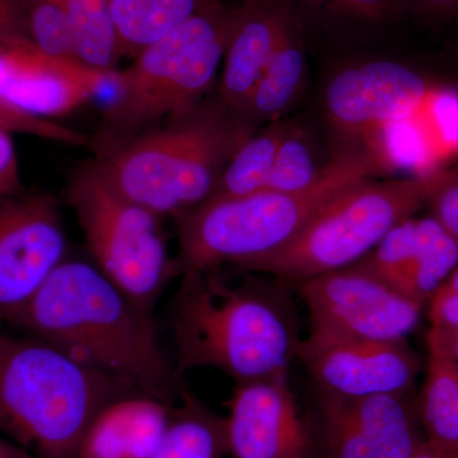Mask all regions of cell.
I'll list each match as a JSON object with an SVG mask.
<instances>
[{"label": "cell", "mask_w": 458, "mask_h": 458, "mask_svg": "<svg viewBox=\"0 0 458 458\" xmlns=\"http://www.w3.org/2000/svg\"><path fill=\"white\" fill-rule=\"evenodd\" d=\"M8 324L165 403L181 390L159 345L153 315L140 310L95 264L60 262Z\"/></svg>", "instance_id": "1"}, {"label": "cell", "mask_w": 458, "mask_h": 458, "mask_svg": "<svg viewBox=\"0 0 458 458\" xmlns=\"http://www.w3.org/2000/svg\"><path fill=\"white\" fill-rule=\"evenodd\" d=\"M171 307L174 376L221 370L237 385L288 372L301 340L283 297L256 284H228L214 270H188Z\"/></svg>", "instance_id": "2"}, {"label": "cell", "mask_w": 458, "mask_h": 458, "mask_svg": "<svg viewBox=\"0 0 458 458\" xmlns=\"http://www.w3.org/2000/svg\"><path fill=\"white\" fill-rule=\"evenodd\" d=\"M254 123L219 102L126 140L93 148L125 197L158 216L189 212L212 197L225 165L255 134Z\"/></svg>", "instance_id": "3"}, {"label": "cell", "mask_w": 458, "mask_h": 458, "mask_svg": "<svg viewBox=\"0 0 458 458\" xmlns=\"http://www.w3.org/2000/svg\"><path fill=\"white\" fill-rule=\"evenodd\" d=\"M135 394L50 344L0 331V429L35 458H77L99 412Z\"/></svg>", "instance_id": "4"}, {"label": "cell", "mask_w": 458, "mask_h": 458, "mask_svg": "<svg viewBox=\"0 0 458 458\" xmlns=\"http://www.w3.org/2000/svg\"><path fill=\"white\" fill-rule=\"evenodd\" d=\"M376 171L375 156L349 149L328 162L318 182L303 191L262 190L245 197L209 199L174 216L177 276L188 270L237 265L284 246L328 201L369 180Z\"/></svg>", "instance_id": "5"}, {"label": "cell", "mask_w": 458, "mask_h": 458, "mask_svg": "<svg viewBox=\"0 0 458 458\" xmlns=\"http://www.w3.org/2000/svg\"><path fill=\"white\" fill-rule=\"evenodd\" d=\"M234 9L212 3L116 71L92 148L106 146L185 116L212 89L225 57Z\"/></svg>", "instance_id": "6"}, {"label": "cell", "mask_w": 458, "mask_h": 458, "mask_svg": "<svg viewBox=\"0 0 458 458\" xmlns=\"http://www.w3.org/2000/svg\"><path fill=\"white\" fill-rule=\"evenodd\" d=\"M450 171L352 186L315 214L297 236L267 254L234 265L300 283L352 267L399 223L430 204Z\"/></svg>", "instance_id": "7"}, {"label": "cell", "mask_w": 458, "mask_h": 458, "mask_svg": "<svg viewBox=\"0 0 458 458\" xmlns=\"http://www.w3.org/2000/svg\"><path fill=\"white\" fill-rule=\"evenodd\" d=\"M65 197L93 264L140 310L153 315L159 295L177 276L161 216L125 197L95 158L71 172Z\"/></svg>", "instance_id": "8"}, {"label": "cell", "mask_w": 458, "mask_h": 458, "mask_svg": "<svg viewBox=\"0 0 458 458\" xmlns=\"http://www.w3.org/2000/svg\"><path fill=\"white\" fill-rule=\"evenodd\" d=\"M295 285L309 310V343L406 339L426 306L358 264Z\"/></svg>", "instance_id": "9"}, {"label": "cell", "mask_w": 458, "mask_h": 458, "mask_svg": "<svg viewBox=\"0 0 458 458\" xmlns=\"http://www.w3.org/2000/svg\"><path fill=\"white\" fill-rule=\"evenodd\" d=\"M65 252L64 225L53 195H0V321L20 312Z\"/></svg>", "instance_id": "10"}, {"label": "cell", "mask_w": 458, "mask_h": 458, "mask_svg": "<svg viewBox=\"0 0 458 458\" xmlns=\"http://www.w3.org/2000/svg\"><path fill=\"white\" fill-rule=\"evenodd\" d=\"M409 394L340 397L319 393L325 458H411L424 441Z\"/></svg>", "instance_id": "11"}, {"label": "cell", "mask_w": 458, "mask_h": 458, "mask_svg": "<svg viewBox=\"0 0 458 458\" xmlns=\"http://www.w3.org/2000/svg\"><path fill=\"white\" fill-rule=\"evenodd\" d=\"M297 357L319 393L340 397L410 393L421 369L420 357L406 339L302 340Z\"/></svg>", "instance_id": "12"}, {"label": "cell", "mask_w": 458, "mask_h": 458, "mask_svg": "<svg viewBox=\"0 0 458 458\" xmlns=\"http://www.w3.org/2000/svg\"><path fill=\"white\" fill-rule=\"evenodd\" d=\"M114 71L44 53L26 40L0 50V98L33 116H65L114 87Z\"/></svg>", "instance_id": "13"}, {"label": "cell", "mask_w": 458, "mask_h": 458, "mask_svg": "<svg viewBox=\"0 0 458 458\" xmlns=\"http://www.w3.org/2000/svg\"><path fill=\"white\" fill-rule=\"evenodd\" d=\"M430 93V84L409 66L377 60L345 69L325 90L328 117L345 134L370 132L408 119Z\"/></svg>", "instance_id": "14"}, {"label": "cell", "mask_w": 458, "mask_h": 458, "mask_svg": "<svg viewBox=\"0 0 458 458\" xmlns=\"http://www.w3.org/2000/svg\"><path fill=\"white\" fill-rule=\"evenodd\" d=\"M225 429L233 458H310L309 432L286 372L237 385Z\"/></svg>", "instance_id": "15"}, {"label": "cell", "mask_w": 458, "mask_h": 458, "mask_svg": "<svg viewBox=\"0 0 458 458\" xmlns=\"http://www.w3.org/2000/svg\"><path fill=\"white\" fill-rule=\"evenodd\" d=\"M286 20L284 8L271 0H245L234 9L219 86L221 102L229 110L245 116L250 99L278 47Z\"/></svg>", "instance_id": "16"}, {"label": "cell", "mask_w": 458, "mask_h": 458, "mask_svg": "<svg viewBox=\"0 0 458 458\" xmlns=\"http://www.w3.org/2000/svg\"><path fill=\"white\" fill-rule=\"evenodd\" d=\"M170 403L146 394L114 401L92 421L77 458H148L170 424Z\"/></svg>", "instance_id": "17"}, {"label": "cell", "mask_w": 458, "mask_h": 458, "mask_svg": "<svg viewBox=\"0 0 458 458\" xmlns=\"http://www.w3.org/2000/svg\"><path fill=\"white\" fill-rule=\"evenodd\" d=\"M427 375L417 406L428 441L458 451V360L448 351L441 331L427 335Z\"/></svg>", "instance_id": "18"}, {"label": "cell", "mask_w": 458, "mask_h": 458, "mask_svg": "<svg viewBox=\"0 0 458 458\" xmlns=\"http://www.w3.org/2000/svg\"><path fill=\"white\" fill-rule=\"evenodd\" d=\"M221 0H108L120 55L134 59L199 11Z\"/></svg>", "instance_id": "19"}, {"label": "cell", "mask_w": 458, "mask_h": 458, "mask_svg": "<svg viewBox=\"0 0 458 458\" xmlns=\"http://www.w3.org/2000/svg\"><path fill=\"white\" fill-rule=\"evenodd\" d=\"M225 454V418L205 408L194 394L181 391V405L148 458H222Z\"/></svg>", "instance_id": "20"}, {"label": "cell", "mask_w": 458, "mask_h": 458, "mask_svg": "<svg viewBox=\"0 0 458 458\" xmlns=\"http://www.w3.org/2000/svg\"><path fill=\"white\" fill-rule=\"evenodd\" d=\"M457 267V238L434 216L417 219L414 251L401 292L426 304Z\"/></svg>", "instance_id": "21"}, {"label": "cell", "mask_w": 458, "mask_h": 458, "mask_svg": "<svg viewBox=\"0 0 458 458\" xmlns=\"http://www.w3.org/2000/svg\"><path fill=\"white\" fill-rule=\"evenodd\" d=\"M306 59L291 20H286L278 47L250 99V122L278 116L293 101L304 73Z\"/></svg>", "instance_id": "22"}, {"label": "cell", "mask_w": 458, "mask_h": 458, "mask_svg": "<svg viewBox=\"0 0 458 458\" xmlns=\"http://www.w3.org/2000/svg\"><path fill=\"white\" fill-rule=\"evenodd\" d=\"M74 56L84 64L114 71L119 38L108 0H65Z\"/></svg>", "instance_id": "23"}, {"label": "cell", "mask_w": 458, "mask_h": 458, "mask_svg": "<svg viewBox=\"0 0 458 458\" xmlns=\"http://www.w3.org/2000/svg\"><path fill=\"white\" fill-rule=\"evenodd\" d=\"M286 132L282 126H274L250 137L225 165L209 199L245 197L265 190Z\"/></svg>", "instance_id": "24"}, {"label": "cell", "mask_w": 458, "mask_h": 458, "mask_svg": "<svg viewBox=\"0 0 458 458\" xmlns=\"http://www.w3.org/2000/svg\"><path fill=\"white\" fill-rule=\"evenodd\" d=\"M22 5L27 36L38 49L75 57L65 0H22Z\"/></svg>", "instance_id": "25"}, {"label": "cell", "mask_w": 458, "mask_h": 458, "mask_svg": "<svg viewBox=\"0 0 458 458\" xmlns=\"http://www.w3.org/2000/svg\"><path fill=\"white\" fill-rule=\"evenodd\" d=\"M415 223L414 218L399 223L357 264L401 292L414 251Z\"/></svg>", "instance_id": "26"}, {"label": "cell", "mask_w": 458, "mask_h": 458, "mask_svg": "<svg viewBox=\"0 0 458 458\" xmlns=\"http://www.w3.org/2000/svg\"><path fill=\"white\" fill-rule=\"evenodd\" d=\"M322 168L316 167L311 150L301 135L286 132L276 157L265 190L297 192L311 188L321 176Z\"/></svg>", "instance_id": "27"}, {"label": "cell", "mask_w": 458, "mask_h": 458, "mask_svg": "<svg viewBox=\"0 0 458 458\" xmlns=\"http://www.w3.org/2000/svg\"><path fill=\"white\" fill-rule=\"evenodd\" d=\"M0 129L11 134L20 132L66 146L92 148V138L62 123L27 114L3 98H0Z\"/></svg>", "instance_id": "28"}, {"label": "cell", "mask_w": 458, "mask_h": 458, "mask_svg": "<svg viewBox=\"0 0 458 458\" xmlns=\"http://www.w3.org/2000/svg\"><path fill=\"white\" fill-rule=\"evenodd\" d=\"M23 191L20 162L12 134L0 129V195H16Z\"/></svg>", "instance_id": "29"}, {"label": "cell", "mask_w": 458, "mask_h": 458, "mask_svg": "<svg viewBox=\"0 0 458 458\" xmlns=\"http://www.w3.org/2000/svg\"><path fill=\"white\" fill-rule=\"evenodd\" d=\"M26 40L22 0H0V50Z\"/></svg>", "instance_id": "30"}, {"label": "cell", "mask_w": 458, "mask_h": 458, "mask_svg": "<svg viewBox=\"0 0 458 458\" xmlns=\"http://www.w3.org/2000/svg\"><path fill=\"white\" fill-rule=\"evenodd\" d=\"M430 324L439 328L458 327V293L441 285L428 301Z\"/></svg>", "instance_id": "31"}, {"label": "cell", "mask_w": 458, "mask_h": 458, "mask_svg": "<svg viewBox=\"0 0 458 458\" xmlns=\"http://www.w3.org/2000/svg\"><path fill=\"white\" fill-rule=\"evenodd\" d=\"M420 13L428 17L450 18L458 14V0H409Z\"/></svg>", "instance_id": "32"}, {"label": "cell", "mask_w": 458, "mask_h": 458, "mask_svg": "<svg viewBox=\"0 0 458 458\" xmlns=\"http://www.w3.org/2000/svg\"><path fill=\"white\" fill-rule=\"evenodd\" d=\"M388 0H339V5L357 16L378 20L387 7Z\"/></svg>", "instance_id": "33"}, {"label": "cell", "mask_w": 458, "mask_h": 458, "mask_svg": "<svg viewBox=\"0 0 458 458\" xmlns=\"http://www.w3.org/2000/svg\"><path fill=\"white\" fill-rule=\"evenodd\" d=\"M411 458H458V452L427 439Z\"/></svg>", "instance_id": "34"}, {"label": "cell", "mask_w": 458, "mask_h": 458, "mask_svg": "<svg viewBox=\"0 0 458 458\" xmlns=\"http://www.w3.org/2000/svg\"><path fill=\"white\" fill-rule=\"evenodd\" d=\"M0 458H35L31 454L21 448L20 445H13L0 438Z\"/></svg>", "instance_id": "35"}, {"label": "cell", "mask_w": 458, "mask_h": 458, "mask_svg": "<svg viewBox=\"0 0 458 458\" xmlns=\"http://www.w3.org/2000/svg\"><path fill=\"white\" fill-rule=\"evenodd\" d=\"M445 288L450 289V291L454 292V293H458V267L454 269V273L448 276V279L445 280L442 284Z\"/></svg>", "instance_id": "36"}, {"label": "cell", "mask_w": 458, "mask_h": 458, "mask_svg": "<svg viewBox=\"0 0 458 458\" xmlns=\"http://www.w3.org/2000/svg\"><path fill=\"white\" fill-rule=\"evenodd\" d=\"M312 2H315V3H330V2H333V3H336V4H339V0H312Z\"/></svg>", "instance_id": "37"}, {"label": "cell", "mask_w": 458, "mask_h": 458, "mask_svg": "<svg viewBox=\"0 0 458 458\" xmlns=\"http://www.w3.org/2000/svg\"><path fill=\"white\" fill-rule=\"evenodd\" d=\"M458 452V451H457Z\"/></svg>", "instance_id": "38"}]
</instances>
